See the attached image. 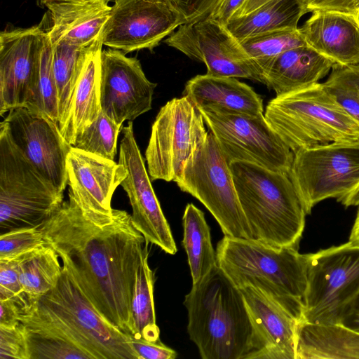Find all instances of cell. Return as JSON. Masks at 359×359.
Returning <instances> with one entry per match:
<instances>
[{
    "mask_svg": "<svg viewBox=\"0 0 359 359\" xmlns=\"http://www.w3.org/2000/svg\"><path fill=\"white\" fill-rule=\"evenodd\" d=\"M43 238L95 309L133 335L131 304L147 243L131 215L96 212L69 200L41 225Z\"/></svg>",
    "mask_w": 359,
    "mask_h": 359,
    "instance_id": "cell-1",
    "label": "cell"
},
{
    "mask_svg": "<svg viewBox=\"0 0 359 359\" xmlns=\"http://www.w3.org/2000/svg\"><path fill=\"white\" fill-rule=\"evenodd\" d=\"M19 321L27 329L65 339L90 359H139L132 336L95 309L64 266L57 285L20 315Z\"/></svg>",
    "mask_w": 359,
    "mask_h": 359,
    "instance_id": "cell-2",
    "label": "cell"
},
{
    "mask_svg": "<svg viewBox=\"0 0 359 359\" xmlns=\"http://www.w3.org/2000/svg\"><path fill=\"white\" fill-rule=\"evenodd\" d=\"M184 305L187 332L203 359H252L255 330L241 290L217 266L192 285Z\"/></svg>",
    "mask_w": 359,
    "mask_h": 359,
    "instance_id": "cell-3",
    "label": "cell"
},
{
    "mask_svg": "<svg viewBox=\"0 0 359 359\" xmlns=\"http://www.w3.org/2000/svg\"><path fill=\"white\" fill-rule=\"evenodd\" d=\"M218 267L238 288L251 286L302 316L309 254L254 239L224 236L216 249Z\"/></svg>",
    "mask_w": 359,
    "mask_h": 359,
    "instance_id": "cell-4",
    "label": "cell"
},
{
    "mask_svg": "<svg viewBox=\"0 0 359 359\" xmlns=\"http://www.w3.org/2000/svg\"><path fill=\"white\" fill-rule=\"evenodd\" d=\"M229 167L252 239L298 249L307 214L288 174L245 161Z\"/></svg>",
    "mask_w": 359,
    "mask_h": 359,
    "instance_id": "cell-5",
    "label": "cell"
},
{
    "mask_svg": "<svg viewBox=\"0 0 359 359\" xmlns=\"http://www.w3.org/2000/svg\"><path fill=\"white\" fill-rule=\"evenodd\" d=\"M264 117L294 154L320 144L359 142V123L320 83L276 95Z\"/></svg>",
    "mask_w": 359,
    "mask_h": 359,
    "instance_id": "cell-6",
    "label": "cell"
},
{
    "mask_svg": "<svg viewBox=\"0 0 359 359\" xmlns=\"http://www.w3.org/2000/svg\"><path fill=\"white\" fill-rule=\"evenodd\" d=\"M63 192L46 180L0 124V234L41 226L61 207Z\"/></svg>",
    "mask_w": 359,
    "mask_h": 359,
    "instance_id": "cell-7",
    "label": "cell"
},
{
    "mask_svg": "<svg viewBox=\"0 0 359 359\" xmlns=\"http://www.w3.org/2000/svg\"><path fill=\"white\" fill-rule=\"evenodd\" d=\"M359 293V245L350 242L309 254L300 320L341 323Z\"/></svg>",
    "mask_w": 359,
    "mask_h": 359,
    "instance_id": "cell-8",
    "label": "cell"
},
{
    "mask_svg": "<svg viewBox=\"0 0 359 359\" xmlns=\"http://www.w3.org/2000/svg\"><path fill=\"white\" fill-rule=\"evenodd\" d=\"M175 182L204 205L224 236L252 239L229 164L211 133Z\"/></svg>",
    "mask_w": 359,
    "mask_h": 359,
    "instance_id": "cell-9",
    "label": "cell"
},
{
    "mask_svg": "<svg viewBox=\"0 0 359 359\" xmlns=\"http://www.w3.org/2000/svg\"><path fill=\"white\" fill-rule=\"evenodd\" d=\"M208 135L203 115L187 97L168 101L152 124L145 151L151 181L175 182Z\"/></svg>",
    "mask_w": 359,
    "mask_h": 359,
    "instance_id": "cell-10",
    "label": "cell"
},
{
    "mask_svg": "<svg viewBox=\"0 0 359 359\" xmlns=\"http://www.w3.org/2000/svg\"><path fill=\"white\" fill-rule=\"evenodd\" d=\"M288 175L309 215L319 202L339 199L359 183V142L300 149L294 154Z\"/></svg>",
    "mask_w": 359,
    "mask_h": 359,
    "instance_id": "cell-11",
    "label": "cell"
},
{
    "mask_svg": "<svg viewBox=\"0 0 359 359\" xmlns=\"http://www.w3.org/2000/svg\"><path fill=\"white\" fill-rule=\"evenodd\" d=\"M229 164L245 161L289 173L294 153L266 121L264 115L231 114L198 108Z\"/></svg>",
    "mask_w": 359,
    "mask_h": 359,
    "instance_id": "cell-12",
    "label": "cell"
},
{
    "mask_svg": "<svg viewBox=\"0 0 359 359\" xmlns=\"http://www.w3.org/2000/svg\"><path fill=\"white\" fill-rule=\"evenodd\" d=\"M164 43L191 60L203 62L208 74L248 79L264 84L259 67L226 27L216 20L207 18L184 23Z\"/></svg>",
    "mask_w": 359,
    "mask_h": 359,
    "instance_id": "cell-13",
    "label": "cell"
},
{
    "mask_svg": "<svg viewBox=\"0 0 359 359\" xmlns=\"http://www.w3.org/2000/svg\"><path fill=\"white\" fill-rule=\"evenodd\" d=\"M184 23L168 0H114L102 41L125 54L142 49L151 51Z\"/></svg>",
    "mask_w": 359,
    "mask_h": 359,
    "instance_id": "cell-14",
    "label": "cell"
},
{
    "mask_svg": "<svg viewBox=\"0 0 359 359\" xmlns=\"http://www.w3.org/2000/svg\"><path fill=\"white\" fill-rule=\"evenodd\" d=\"M1 123L38 172L64 192L67 184V158L72 146L58 124L44 113L25 107L10 110Z\"/></svg>",
    "mask_w": 359,
    "mask_h": 359,
    "instance_id": "cell-15",
    "label": "cell"
},
{
    "mask_svg": "<svg viewBox=\"0 0 359 359\" xmlns=\"http://www.w3.org/2000/svg\"><path fill=\"white\" fill-rule=\"evenodd\" d=\"M122 134L118 163L124 167L126 175L121 186L132 207L133 225L147 243L157 245L165 253L175 255L177 248L146 170L132 121L122 128Z\"/></svg>",
    "mask_w": 359,
    "mask_h": 359,
    "instance_id": "cell-16",
    "label": "cell"
},
{
    "mask_svg": "<svg viewBox=\"0 0 359 359\" xmlns=\"http://www.w3.org/2000/svg\"><path fill=\"white\" fill-rule=\"evenodd\" d=\"M156 86L147 78L136 57L113 48L102 50L101 110L116 123L123 126L149 111Z\"/></svg>",
    "mask_w": 359,
    "mask_h": 359,
    "instance_id": "cell-17",
    "label": "cell"
},
{
    "mask_svg": "<svg viewBox=\"0 0 359 359\" xmlns=\"http://www.w3.org/2000/svg\"><path fill=\"white\" fill-rule=\"evenodd\" d=\"M46 32L41 25L0 34V115L29 102Z\"/></svg>",
    "mask_w": 359,
    "mask_h": 359,
    "instance_id": "cell-18",
    "label": "cell"
},
{
    "mask_svg": "<svg viewBox=\"0 0 359 359\" xmlns=\"http://www.w3.org/2000/svg\"><path fill=\"white\" fill-rule=\"evenodd\" d=\"M69 194L83 209L109 212L113 194L126 175L114 161L72 147L67 158Z\"/></svg>",
    "mask_w": 359,
    "mask_h": 359,
    "instance_id": "cell-19",
    "label": "cell"
},
{
    "mask_svg": "<svg viewBox=\"0 0 359 359\" xmlns=\"http://www.w3.org/2000/svg\"><path fill=\"white\" fill-rule=\"evenodd\" d=\"M239 289L255 333L257 350L252 359H295L299 319L260 290L251 286Z\"/></svg>",
    "mask_w": 359,
    "mask_h": 359,
    "instance_id": "cell-20",
    "label": "cell"
},
{
    "mask_svg": "<svg viewBox=\"0 0 359 359\" xmlns=\"http://www.w3.org/2000/svg\"><path fill=\"white\" fill-rule=\"evenodd\" d=\"M298 29L306 46L334 64L359 65V15L318 11Z\"/></svg>",
    "mask_w": 359,
    "mask_h": 359,
    "instance_id": "cell-21",
    "label": "cell"
},
{
    "mask_svg": "<svg viewBox=\"0 0 359 359\" xmlns=\"http://www.w3.org/2000/svg\"><path fill=\"white\" fill-rule=\"evenodd\" d=\"M48 27L50 43L63 41L79 48H90L102 39L111 6L102 2L50 3Z\"/></svg>",
    "mask_w": 359,
    "mask_h": 359,
    "instance_id": "cell-22",
    "label": "cell"
},
{
    "mask_svg": "<svg viewBox=\"0 0 359 359\" xmlns=\"http://www.w3.org/2000/svg\"><path fill=\"white\" fill-rule=\"evenodd\" d=\"M182 95L197 108L252 116L264 111L262 97L235 77L196 75L187 82Z\"/></svg>",
    "mask_w": 359,
    "mask_h": 359,
    "instance_id": "cell-23",
    "label": "cell"
},
{
    "mask_svg": "<svg viewBox=\"0 0 359 359\" xmlns=\"http://www.w3.org/2000/svg\"><path fill=\"white\" fill-rule=\"evenodd\" d=\"M334 63L308 46L287 50L262 67L264 84L276 95L319 83Z\"/></svg>",
    "mask_w": 359,
    "mask_h": 359,
    "instance_id": "cell-24",
    "label": "cell"
},
{
    "mask_svg": "<svg viewBox=\"0 0 359 359\" xmlns=\"http://www.w3.org/2000/svg\"><path fill=\"white\" fill-rule=\"evenodd\" d=\"M359 359V332L341 323H313L299 320L295 359Z\"/></svg>",
    "mask_w": 359,
    "mask_h": 359,
    "instance_id": "cell-25",
    "label": "cell"
},
{
    "mask_svg": "<svg viewBox=\"0 0 359 359\" xmlns=\"http://www.w3.org/2000/svg\"><path fill=\"white\" fill-rule=\"evenodd\" d=\"M102 41L88 52L76 86L63 136L72 146L77 136L101 112L100 79Z\"/></svg>",
    "mask_w": 359,
    "mask_h": 359,
    "instance_id": "cell-26",
    "label": "cell"
},
{
    "mask_svg": "<svg viewBox=\"0 0 359 359\" xmlns=\"http://www.w3.org/2000/svg\"><path fill=\"white\" fill-rule=\"evenodd\" d=\"M304 15L300 0H271L246 15L232 17L225 26L241 41L264 32L297 29Z\"/></svg>",
    "mask_w": 359,
    "mask_h": 359,
    "instance_id": "cell-27",
    "label": "cell"
},
{
    "mask_svg": "<svg viewBox=\"0 0 359 359\" xmlns=\"http://www.w3.org/2000/svg\"><path fill=\"white\" fill-rule=\"evenodd\" d=\"M184 236L182 244L186 251L192 285L200 283L217 266L216 252L210 229L204 213L194 204L187 205L182 217Z\"/></svg>",
    "mask_w": 359,
    "mask_h": 359,
    "instance_id": "cell-28",
    "label": "cell"
},
{
    "mask_svg": "<svg viewBox=\"0 0 359 359\" xmlns=\"http://www.w3.org/2000/svg\"><path fill=\"white\" fill-rule=\"evenodd\" d=\"M59 258L47 244L20 256V280L30 307L57 285L62 271Z\"/></svg>",
    "mask_w": 359,
    "mask_h": 359,
    "instance_id": "cell-29",
    "label": "cell"
},
{
    "mask_svg": "<svg viewBox=\"0 0 359 359\" xmlns=\"http://www.w3.org/2000/svg\"><path fill=\"white\" fill-rule=\"evenodd\" d=\"M51 46L53 70L57 90L58 126L62 134L76 86L87 55L93 46L79 48L63 41L51 43Z\"/></svg>",
    "mask_w": 359,
    "mask_h": 359,
    "instance_id": "cell-30",
    "label": "cell"
},
{
    "mask_svg": "<svg viewBox=\"0 0 359 359\" xmlns=\"http://www.w3.org/2000/svg\"><path fill=\"white\" fill-rule=\"evenodd\" d=\"M146 248L142 262L137 273L131 304V314L135 339L155 341L160 339V330L156 321L154 300V276L148 263Z\"/></svg>",
    "mask_w": 359,
    "mask_h": 359,
    "instance_id": "cell-31",
    "label": "cell"
},
{
    "mask_svg": "<svg viewBox=\"0 0 359 359\" xmlns=\"http://www.w3.org/2000/svg\"><path fill=\"white\" fill-rule=\"evenodd\" d=\"M25 107L44 113L58 124L57 90L53 70L52 46L47 32L41 49L31 98Z\"/></svg>",
    "mask_w": 359,
    "mask_h": 359,
    "instance_id": "cell-32",
    "label": "cell"
},
{
    "mask_svg": "<svg viewBox=\"0 0 359 359\" xmlns=\"http://www.w3.org/2000/svg\"><path fill=\"white\" fill-rule=\"evenodd\" d=\"M240 43L261 70L266 62L280 53L306 45L299 29L264 32L248 37Z\"/></svg>",
    "mask_w": 359,
    "mask_h": 359,
    "instance_id": "cell-33",
    "label": "cell"
},
{
    "mask_svg": "<svg viewBox=\"0 0 359 359\" xmlns=\"http://www.w3.org/2000/svg\"><path fill=\"white\" fill-rule=\"evenodd\" d=\"M122 125L116 123L102 110L94 122L76 138L73 147L101 157L114 160L117 140Z\"/></svg>",
    "mask_w": 359,
    "mask_h": 359,
    "instance_id": "cell-34",
    "label": "cell"
},
{
    "mask_svg": "<svg viewBox=\"0 0 359 359\" xmlns=\"http://www.w3.org/2000/svg\"><path fill=\"white\" fill-rule=\"evenodd\" d=\"M322 86L359 123V65L334 64L329 77Z\"/></svg>",
    "mask_w": 359,
    "mask_h": 359,
    "instance_id": "cell-35",
    "label": "cell"
},
{
    "mask_svg": "<svg viewBox=\"0 0 359 359\" xmlns=\"http://www.w3.org/2000/svg\"><path fill=\"white\" fill-rule=\"evenodd\" d=\"M26 330L30 359H90L65 339L45 332L27 328Z\"/></svg>",
    "mask_w": 359,
    "mask_h": 359,
    "instance_id": "cell-36",
    "label": "cell"
},
{
    "mask_svg": "<svg viewBox=\"0 0 359 359\" xmlns=\"http://www.w3.org/2000/svg\"><path fill=\"white\" fill-rule=\"evenodd\" d=\"M41 226L23 227L0 234V259H11L46 245Z\"/></svg>",
    "mask_w": 359,
    "mask_h": 359,
    "instance_id": "cell-37",
    "label": "cell"
},
{
    "mask_svg": "<svg viewBox=\"0 0 359 359\" xmlns=\"http://www.w3.org/2000/svg\"><path fill=\"white\" fill-rule=\"evenodd\" d=\"M19 262L20 256L0 259V299L13 300L23 314L30 305L20 283Z\"/></svg>",
    "mask_w": 359,
    "mask_h": 359,
    "instance_id": "cell-38",
    "label": "cell"
},
{
    "mask_svg": "<svg viewBox=\"0 0 359 359\" xmlns=\"http://www.w3.org/2000/svg\"><path fill=\"white\" fill-rule=\"evenodd\" d=\"M0 359H30L27 330L21 323L13 327L0 326Z\"/></svg>",
    "mask_w": 359,
    "mask_h": 359,
    "instance_id": "cell-39",
    "label": "cell"
},
{
    "mask_svg": "<svg viewBox=\"0 0 359 359\" xmlns=\"http://www.w3.org/2000/svg\"><path fill=\"white\" fill-rule=\"evenodd\" d=\"M184 18L186 23L208 18L220 0H168Z\"/></svg>",
    "mask_w": 359,
    "mask_h": 359,
    "instance_id": "cell-40",
    "label": "cell"
},
{
    "mask_svg": "<svg viewBox=\"0 0 359 359\" xmlns=\"http://www.w3.org/2000/svg\"><path fill=\"white\" fill-rule=\"evenodd\" d=\"M132 344L139 359H175L177 353L163 344L161 339L151 341L132 337Z\"/></svg>",
    "mask_w": 359,
    "mask_h": 359,
    "instance_id": "cell-41",
    "label": "cell"
},
{
    "mask_svg": "<svg viewBox=\"0 0 359 359\" xmlns=\"http://www.w3.org/2000/svg\"><path fill=\"white\" fill-rule=\"evenodd\" d=\"M303 13H313L318 11H339L354 13L353 4L355 0H300Z\"/></svg>",
    "mask_w": 359,
    "mask_h": 359,
    "instance_id": "cell-42",
    "label": "cell"
},
{
    "mask_svg": "<svg viewBox=\"0 0 359 359\" xmlns=\"http://www.w3.org/2000/svg\"><path fill=\"white\" fill-rule=\"evenodd\" d=\"M245 1V0H220L208 18L216 20L225 25Z\"/></svg>",
    "mask_w": 359,
    "mask_h": 359,
    "instance_id": "cell-43",
    "label": "cell"
},
{
    "mask_svg": "<svg viewBox=\"0 0 359 359\" xmlns=\"http://www.w3.org/2000/svg\"><path fill=\"white\" fill-rule=\"evenodd\" d=\"M21 314L18 305L11 299H0V326L13 327L20 324Z\"/></svg>",
    "mask_w": 359,
    "mask_h": 359,
    "instance_id": "cell-44",
    "label": "cell"
},
{
    "mask_svg": "<svg viewBox=\"0 0 359 359\" xmlns=\"http://www.w3.org/2000/svg\"><path fill=\"white\" fill-rule=\"evenodd\" d=\"M341 324L359 332V293L348 308Z\"/></svg>",
    "mask_w": 359,
    "mask_h": 359,
    "instance_id": "cell-45",
    "label": "cell"
},
{
    "mask_svg": "<svg viewBox=\"0 0 359 359\" xmlns=\"http://www.w3.org/2000/svg\"><path fill=\"white\" fill-rule=\"evenodd\" d=\"M269 1L271 0H245L243 6L233 15V17L246 15L259 8Z\"/></svg>",
    "mask_w": 359,
    "mask_h": 359,
    "instance_id": "cell-46",
    "label": "cell"
},
{
    "mask_svg": "<svg viewBox=\"0 0 359 359\" xmlns=\"http://www.w3.org/2000/svg\"><path fill=\"white\" fill-rule=\"evenodd\" d=\"M346 208L359 205V183L348 194L337 199Z\"/></svg>",
    "mask_w": 359,
    "mask_h": 359,
    "instance_id": "cell-47",
    "label": "cell"
},
{
    "mask_svg": "<svg viewBox=\"0 0 359 359\" xmlns=\"http://www.w3.org/2000/svg\"><path fill=\"white\" fill-rule=\"evenodd\" d=\"M348 242L353 245H359V208L356 217L351 228Z\"/></svg>",
    "mask_w": 359,
    "mask_h": 359,
    "instance_id": "cell-48",
    "label": "cell"
},
{
    "mask_svg": "<svg viewBox=\"0 0 359 359\" xmlns=\"http://www.w3.org/2000/svg\"><path fill=\"white\" fill-rule=\"evenodd\" d=\"M114 0H39L41 5L45 6L50 3H85V2H102L108 4Z\"/></svg>",
    "mask_w": 359,
    "mask_h": 359,
    "instance_id": "cell-49",
    "label": "cell"
},
{
    "mask_svg": "<svg viewBox=\"0 0 359 359\" xmlns=\"http://www.w3.org/2000/svg\"><path fill=\"white\" fill-rule=\"evenodd\" d=\"M354 13L359 15V0H355L353 4Z\"/></svg>",
    "mask_w": 359,
    "mask_h": 359,
    "instance_id": "cell-50",
    "label": "cell"
}]
</instances>
